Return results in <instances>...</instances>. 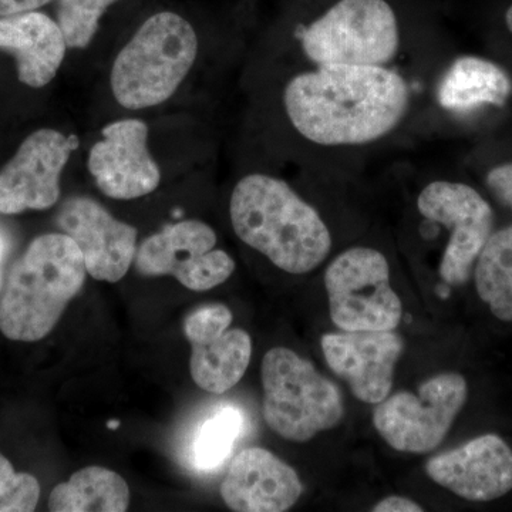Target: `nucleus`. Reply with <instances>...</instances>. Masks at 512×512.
<instances>
[{
    "mask_svg": "<svg viewBox=\"0 0 512 512\" xmlns=\"http://www.w3.org/2000/svg\"><path fill=\"white\" fill-rule=\"evenodd\" d=\"M406 79L387 66L322 64L286 84L289 123L313 144L365 146L392 133L409 111Z\"/></svg>",
    "mask_w": 512,
    "mask_h": 512,
    "instance_id": "nucleus-1",
    "label": "nucleus"
},
{
    "mask_svg": "<svg viewBox=\"0 0 512 512\" xmlns=\"http://www.w3.org/2000/svg\"><path fill=\"white\" fill-rule=\"evenodd\" d=\"M229 217L244 244L288 274L312 272L332 248V235L319 212L272 175L242 177L232 191Z\"/></svg>",
    "mask_w": 512,
    "mask_h": 512,
    "instance_id": "nucleus-2",
    "label": "nucleus"
},
{
    "mask_svg": "<svg viewBox=\"0 0 512 512\" xmlns=\"http://www.w3.org/2000/svg\"><path fill=\"white\" fill-rule=\"evenodd\" d=\"M82 252L63 232L40 235L10 269L0 299V332L10 340L46 338L82 291Z\"/></svg>",
    "mask_w": 512,
    "mask_h": 512,
    "instance_id": "nucleus-3",
    "label": "nucleus"
},
{
    "mask_svg": "<svg viewBox=\"0 0 512 512\" xmlns=\"http://www.w3.org/2000/svg\"><path fill=\"white\" fill-rule=\"evenodd\" d=\"M198 50L200 39L187 16L173 9L151 13L111 66L114 100L130 111L161 106L183 86Z\"/></svg>",
    "mask_w": 512,
    "mask_h": 512,
    "instance_id": "nucleus-4",
    "label": "nucleus"
},
{
    "mask_svg": "<svg viewBox=\"0 0 512 512\" xmlns=\"http://www.w3.org/2000/svg\"><path fill=\"white\" fill-rule=\"evenodd\" d=\"M261 376L262 413L269 429L282 439L306 443L342 421L345 407L339 387L293 350H269Z\"/></svg>",
    "mask_w": 512,
    "mask_h": 512,
    "instance_id": "nucleus-5",
    "label": "nucleus"
},
{
    "mask_svg": "<svg viewBox=\"0 0 512 512\" xmlns=\"http://www.w3.org/2000/svg\"><path fill=\"white\" fill-rule=\"evenodd\" d=\"M316 66H387L399 52L400 25L387 0H338L299 36Z\"/></svg>",
    "mask_w": 512,
    "mask_h": 512,
    "instance_id": "nucleus-6",
    "label": "nucleus"
},
{
    "mask_svg": "<svg viewBox=\"0 0 512 512\" xmlns=\"http://www.w3.org/2000/svg\"><path fill=\"white\" fill-rule=\"evenodd\" d=\"M330 319L340 330H396L402 320L399 295L390 285L386 256L377 249L350 248L325 272Z\"/></svg>",
    "mask_w": 512,
    "mask_h": 512,
    "instance_id": "nucleus-7",
    "label": "nucleus"
},
{
    "mask_svg": "<svg viewBox=\"0 0 512 512\" xmlns=\"http://www.w3.org/2000/svg\"><path fill=\"white\" fill-rule=\"evenodd\" d=\"M467 380L441 373L421 384L419 392H400L377 404L373 426L394 450L426 454L436 450L467 402Z\"/></svg>",
    "mask_w": 512,
    "mask_h": 512,
    "instance_id": "nucleus-8",
    "label": "nucleus"
},
{
    "mask_svg": "<svg viewBox=\"0 0 512 512\" xmlns=\"http://www.w3.org/2000/svg\"><path fill=\"white\" fill-rule=\"evenodd\" d=\"M417 208L424 218L450 232L440 262L441 279L450 286L466 284L493 234V208L470 185L444 180L423 188Z\"/></svg>",
    "mask_w": 512,
    "mask_h": 512,
    "instance_id": "nucleus-9",
    "label": "nucleus"
},
{
    "mask_svg": "<svg viewBox=\"0 0 512 512\" xmlns=\"http://www.w3.org/2000/svg\"><path fill=\"white\" fill-rule=\"evenodd\" d=\"M217 242L214 229L204 221H180L141 242L134 264L141 275L173 276L190 291H211L235 271L234 259L215 248Z\"/></svg>",
    "mask_w": 512,
    "mask_h": 512,
    "instance_id": "nucleus-10",
    "label": "nucleus"
},
{
    "mask_svg": "<svg viewBox=\"0 0 512 512\" xmlns=\"http://www.w3.org/2000/svg\"><path fill=\"white\" fill-rule=\"evenodd\" d=\"M76 148L74 137L40 128L23 140L0 170V214L45 211L59 201L60 178Z\"/></svg>",
    "mask_w": 512,
    "mask_h": 512,
    "instance_id": "nucleus-11",
    "label": "nucleus"
},
{
    "mask_svg": "<svg viewBox=\"0 0 512 512\" xmlns=\"http://www.w3.org/2000/svg\"><path fill=\"white\" fill-rule=\"evenodd\" d=\"M144 120L111 121L90 148L87 168L97 188L113 200L130 201L153 194L161 184L160 165L148 147Z\"/></svg>",
    "mask_w": 512,
    "mask_h": 512,
    "instance_id": "nucleus-12",
    "label": "nucleus"
},
{
    "mask_svg": "<svg viewBox=\"0 0 512 512\" xmlns=\"http://www.w3.org/2000/svg\"><path fill=\"white\" fill-rule=\"evenodd\" d=\"M232 312L222 303L202 306L184 320L191 345L192 380L208 393L222 394L241 382L252 356V339L244 329H229Z\"/></svg>",
    "mask_w": 512,
    "mask_h": 512,
    "instance_id": "nucleus-13",
    "label": "nucleus"
},
{
    "mask_svg": "<svg viewBox=\"0 0 512 512\" xmlns=\"http://www.w3.org/2000/svg\"><path fill=\"white\" fill-rule=\"evenodd\" d=\"M56 222L60 232L76 242L93 279L116 284L127 275L138 249V231L133 225L117 220L89 197L69 198Z\"/></svg>",
    "mask_w": 512,
    "mask_h": 512,
    "instance_id": "nucleus-14",
    "label": "nucleus"
},
{
    "mask_svg": "<svg viewBox=\"0 0 512 512\" xmlns=\"http://www.w3.org/2000/svg\"><path fill=\"white\" fill-rule=\"evenodd\" d=\"M320 345L332 372L348 383L357 400L379 404L389 397L404 350L394 330L326 333Z\"/></svg>",
    "mask_w": 512,
    "mask_h": 512,
    "instance_id": "nucleus-15",
    "label": "nucleus"
},
{
    "mask_svg": "<svg viewBox=\"0 0 512 512\" xmlns=\"http://www.w3.org/2000/svg\"><path fill=\"white\" fill-rule=\"evenodd\" d=\"M426 473L464 500L487 503L512 491V450L497 434H484L430 458Z\"/></svg>",
    "mask_w": 512,
    "mask_h": 512,
    "instance_id": "nucleus-16",
    "label": "nucleus"
},
{
    "mask_svg": "<svg viewBox=\"0 0 512 512\" xmlns=\"http://www.w3.org/2000/svg\"><path fill=\"white\" fill-rule=\"evenodd\" d=\"M303 485L298 473L266 448L242 450L221 484V497L235 512H284L298 503Z\"/></svg>",
    "mask_w": 512,
    "mask_h": 512,
    "instance_id": "nucleus-17",
    "label": "nucleus"
},
{
    "mask_svg": "<svg viewBox=\"0 0 512 512\" xmlns=\"http://www.w3.org/2000/svg\"><path fill=\"white\" fill-rule=\"evenodd\" d=\"M66 37L56 18L40 10L0 16V52L15 59L20 83L43 89L66 59Z\"/></svg>",
    "mask_w": 512,
    "mask_h": 512,
    "instance_id": "nucleus-18",
    "label": "nucleus"
},
{
    "mask_svg": "<svg viewBox=\"0 0 512 512\" xmlns=\"http://www.w3.org/2000/svg\"><path fill=\"white\" fill-rule=\"evenodd\" d=\"M511 92L512 82L503 67L483 57L463 56L441 77L437 100L443 109L467 113L484 106L503 107Z\"/></svg>",
    "mask_w": 512,
    "mask_h": 512,
    "instance_id": "nucleus-19",
    "label": "nucleus"
},
{
    "mask_svg": "<svg viewBox=\"0 0 512 512\" xmlns=\"http://www.w3.org/2000/svg\"><path fill=\"white\" fill-rule=\"evenodd\" d=\"M47 505L53 512H124L130 505V488L116 471L90 466L56 485Z\"/></svg>",
    "mask_w": 512,
    "mask_h": 512,
    "instance_id": "nucleus-20",
    "label": "nucleus"
},
{
    "mask_svg": "<svg viewBox=\"0 0 512 512\" xmlns=\"http://www.w3.org/2000/svg\"><path fill=\"white\" fill-rule=\"evenodd\" d=\"M473 271L481 301L495 318L512 322V225L491 234Z\"/></svg>",
    "mask_w": 512,
    "mask_h": 512,
    "instance_id": "nucleus-21",
    "label": "nucleus"
},
{
    "mask_svg": "<svg viewBox=\"0 0 512 512\" xmlns=\"http://www.w3.org/2000/svg\"><path fill=\"white\" fill-rule=\"evenodd\" d=\"M242 430V416L235 407H222L202 423L192 441V461L198 470L220 467L237 443Z\"/></svg>",
    "mask_w": 512,
    "mask_h": 512,
    "instance_id": "nucleus-22",
    "label": "nucleus"
},
{
    "mask_svg": "<svg viewBox=\"0 0 512 512\" xmlns=\"http://www.w3.org/2000/svg\"><path fill=\"white\" fill-rule=\"evenodd\" d=\"M123 0H55V18L73 50L87 49L99 33L101 22Z\"/></svg>",
    "mask_w": 512,
    "mask_h": 512,
    "instance_id": "nucleus-23",
    "label": "nucleus"
},
{
    "mask_svg": "<svg viewBox=\"0 0 512 512\" xmlns=\"http://www.w3.org/2000/svg\"><path fill=\"white\" fill-rule=\"evenodd\" d=\"M40 484L28 473H16L12 463L0 453V512L35 511Z\"/></svg>",
    "mask_w": 512,
    "mask_h": 512,
    "instance_id": "nucleus-24",
    "label": "nucleus"
},
{
    "mask_svg": "<svg viewBox=\"0 0 512 512\" xmlns=\"http://www.w3.org/2000/svg\"><path fill=\"white\" fill-rule=\"evenodd\" d=\"M490 190L512 210V163L498 165L487 175Z\"/></svg>",
    "mask_w": 512,
    "mask_h": 512,
    "instance_id": "nucleus-25",
    "label": "nucleus"
},
{
    "mask_svg": "<svg viewBox=\"0 0 512 512\" xmlns=\"http://www.w3.org/2000/svg\"><path fill=\"white\" fill-rule=\"evenodd\" d=\"M373 512H423L424 508L413 500L400 495H390L372 508Z\"/></svg>",
    "mask_w": 512,
    "mask_h": 512,
    "instance_id": "nucleus-26",
    "label": "nucleus"
},
{
    "mask_svg": "<svg viewBox=\"0 0 512 512\" xmlns=\"http://www.w3.org/2000/svg\"><path fill=\"white\" fill-rule=\"evenodd\" d=\"M55 0H0V16L40 10Z\"/></svg>",
    "mask_w": 512,
    "mask_h": 512,
    "instance_id": "nucleus-27",
    "label": "nucleus"
},
{
    "mask_svg": "<svg viewBox=\"0 0 512 512\" xmlns=\"http://www.w3.org/2000/svg\"><path fill=\"white\" fill-rule=\"evenodd\" d=\"M6 251H8V239H6L5 232L0 229V262L5 258Z\"/></svg>",
    "mask_w": 512,
    "mask_h": 512,
    "instance_id": "nucleus-28",
    "label": "nucleus"
},
{
    "mask_svg": "<svg viewBox=\"0 0 512 512\" xmlns=\"http://www.w3.org/2000/svg\"><path fill=\"white\" fill-rule=\"evenodd\" d=\"M505 25H507L508 30L512 33V5L508 8L507 13H505Z\"/></svg>",
    "mask_w": 512,
    "mask_h": 512,
    "instance_id": "nucleus-29",
    "label": "nucleus"
}]
</instances>
